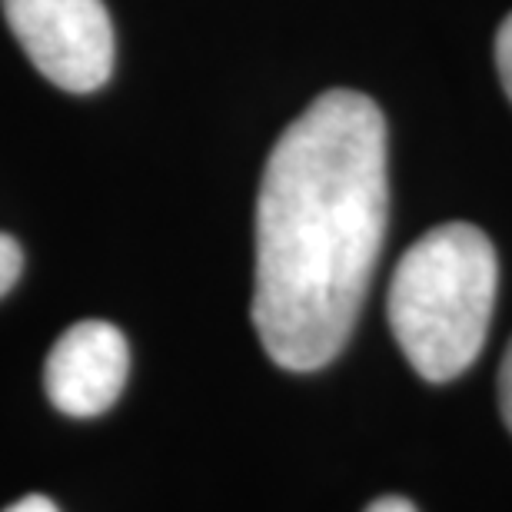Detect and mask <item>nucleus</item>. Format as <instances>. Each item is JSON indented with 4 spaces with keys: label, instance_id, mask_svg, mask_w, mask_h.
I'll list each match as a JSON object with an SVG mask.
<instances>
[{
    "label": "nucleus",
    "instance_id": "6",
    "mask_svg": "<svg viewBox=\"0 0 512 512\" xmlns=\"http://www.w3.org/2000/svg\"><path fill=\"white\" fill-rule=\"evenodd\" d=\"M496 67H499V80H503V90L512 100V14L503 20L496 37Z\"/></svg>",
    "mask_w": 512,
    "mask_h": 512
},
{
    "label": "nucleus",
    "instance_id": "4",
    "mask_svg": "<svg viewBox=\"0 0 512 512\" xmlns=\"http://www.w3.org/2000/svg\"><path fill=\"white\" fill-rule=\"evenodd\" d=\"M130 376L127 336L107 320H80L50 346L47 396L60 413L90 419L117 403Z\"/></svg>",
    "mask_w": 512,
    "mask_h": 512
},
{
    "label": "nucleus",
    "instance_id": "8",
    "mask_svg": "<svg viewBox=\"0 0 512 512\" xmlns=\"http://www.w3.org/2000/svg\"><path fill=\"white\" fill-rule=\"evenodd\" d=\"M4 512H57V506L44 496H24L14 506H7Z\"/></svg>",
    "mask_w": 512,
    "mask_h": 512
},
{
    "label": "nucleus",
    "instance_id": "1",
    "mask_svg": "<svg viewBox=\"0 0 512 512\" xmlns=\"http://www.w3.org/2000/svg\"><path fill=\"white\" fill-rule=\"evenodd\" d=\"M386 220V120L370 97L326 90L280 133L256 197L253 326L276 366L313 373L340 356Z\"/></svg>",
    "mask_w": 512,
    "mask_h": 512
},
{
    "label": "nucleus",
    "instance_id": "9",
    "mask_svg": "<svg viewBox=\"0 0 512 512\" xmlns=\"http://www.w3.org/2000/svg\"><path fill=\"white\" fill-rule=\"evenodd\" d=\"M366 512H416V506L403 496H383L373 506H366Z\"/></svg>",
    "mask_w": 512,
    "mask_h": 512
},
{
    "label": "nucleus",
    "instance_id": "7",
    "mask_svg": "<svg viewBox=\"0 0 512 512\" xmlns=\"http://www.w3.org/2000/svg\"><path fill=\"white\" fill-rule=\"evenodd\" d=\"M499 403H503V419L512 429V343L503 356V366H499Z\"/></svg>",
    "mask_w": 512,
    "mask_h": 512
},
{
    "label": "nucleus",
    "instance_id": "2",
    "mask_svg": "<svg viewBox=\"0 0 512 512\" xmlns=\"http://www.w3.org/2000/svg\"><path fill=\"white\" fill-rule=\"evenodd\" d=\"M496 290V250L473 223H443L403 253L386 313L399 350L423 380L449 383L476 363Z\"/></svg>",
    "mask_w": 512,
    "mask_h": 512
},
{
    "label": "nucleus",
    "instance_id": "5",
    "mask_svg": "<svg viewBox=\"0 0 512 512\" xmlns=\"http://www.w3.org/2000/svg\"><path fill=\"white\" fill-rule=\"evenodd\" d=\"M20 270H24V253H20L17 240L0 233V296H7L14 290V283L20 280Z\"/></svg>",
    "mask_w": 512,
    "mask_h": 512
},
{
    "label": "nucleus",
    "instance_id": "3",
    "mask_svg": "<svg viewBox=\"0 0 512 512\" xmlns=\"http://www.w3.org/2000/svg\"><path fill=\"white\" fill-rule=\"evenodd\" d=\"M4 17L24 54L50 84L70 94L104 87L114 70V27L104 0H4Z\"/></svg>",
    "mask_w": 512,
    "mask_h": 512
}]
</instances>
